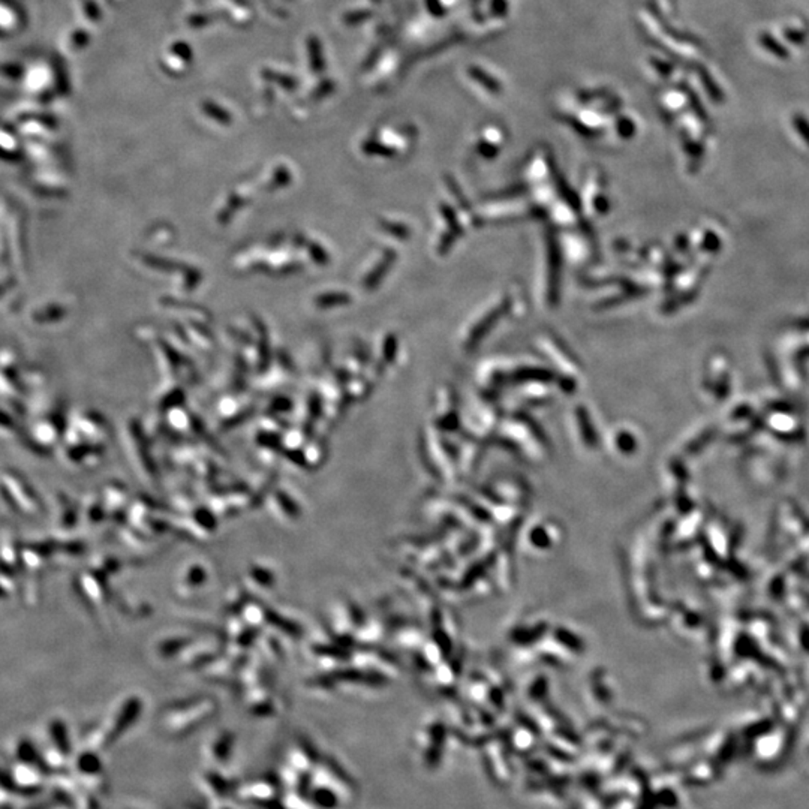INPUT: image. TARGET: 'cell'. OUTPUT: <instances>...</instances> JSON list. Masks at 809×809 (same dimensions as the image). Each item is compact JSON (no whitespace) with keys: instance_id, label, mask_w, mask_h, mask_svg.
<instances>
[{"instance_id":"obj_1","label":"cell","mask_w":809,"mask_h":809,"mask_svg":"<svg viewBox=\"0 0 809 809\" xmlns=\"http://www.w3.org/2000/svg\"><path fill=\"white\" fill-rule=\"evenodd\" d=\"M4 481H6L8 485L13 486L14 489H17L20 493L15 492H11L6 490L5 493L8 494V498L13 499L14 505H15V510H21L27 514H37L41 508V502L38 494L33 493V490L27 486V482L25 481L22 482L20 477H17L13 472H8V474L4 475Z\"/></svg>"}]
</instances>
